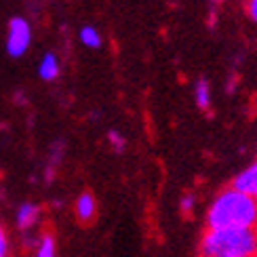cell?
Segmentation results:
<instances>
[{
    "label": "cell",
    "instance_id": "obj_1",
    "mask_svg": "<svg viewBox=\"0 0 257 257\" xmlns=\"http://www.w3.org/2000/svg\"><path fill=\"white\" fill-rule=\"evenodd\" d=\"M207 226L209 230L257 228V200L234 188L221 190L207 211Z\"/></svg>",
    "mask_w": 257,
    "mask_h": 257
},
{
    "label": "cell",
    "instance_id": "obj_2",
    "mask_svg": "<svg viewBox=\"0 0 257 257\" xmlns=\"http://www.w3.org/2000/svg\"><path fill=\"white\" fill-rule=\"evenodd\" d=\"M257 228L207 230L200 240V257H255Z\"/></svg>",
    "mask_w": 257,
    "mask_h": 257
},
{
    "label": "cell",
    "instance_id": "obj_3",
    "mask_svg": "<svg viewBox=\"0 0 257 257\" xmlns=\"http://www.w3.org/2000/svg\"><path fill=\"white\" fill-rule=\"evenodd\" d=\"M32 42V28L24 17H13L9 21L7 34V51L11 57H21L30 49Z\"/></svg>",
    "mask_w": 257,
    "mask_h": 257
},
{
    "label": "cell",
    "instance_id": "obj_4",
    "mask_svg": "<svg viewBox=\"0 0 257 257\" xmlns=\"http://www.w3.org/2000/svg\"><path fill=\"white\" fill-rule=\"evenodd\" d=\"M232 188L242 192V194L251 196L253 200H257V160L244 169L242 173H238L236 177H234Z\"/></svg>",
    "mask_w": 257,
    "mask_h": 257
},
{
    "label": "cell",
    "instance_id": "obj_5",
    "mask_svg": "<svg viewBox=\"0 0 257 257\" xmlns=\"http://www.w3.org/2000/svg\"><path fill=\"white\" fill-rule=\"evenodd\" d=\"M59 72H61V66H59L57 55L55 53H47V55L42 57L40 63H38V76L42 80L51 82V80H55L59 76Z\"/></svg>",
    "mask_w": 257,
    "mask_h": 257
},
{
    "label": "cell",
    "instance_id": "obj_6",
    "mask_svg": "<svg viewBox=\"0 0 257 257\" xmlns=\"http://www.w3.org/2000/svg\"><path fill=\"white\" fill-rule=\"evenodd\" d=\"M95 211H97V205H95V198L91 192H82L76 200V217L82 223H89L95 217Z\"/></svg>",
    "mask_w": 257,
    "mask_h": 257
},
{
    "label": "cell",
    "instance_id": "obj_7",
    "mask_svg": "<svg viewBox=\"0 0 257 257\" xmlns=\"http://www.w3.org/2000/svg\"><path fill=\"white\" fill-rule=\"evenodd\" d=\"M38 215H40L38 205H32V202H26V205H21V207H19V211H17V226H19L21 230L32 228V226L36 223Z\"/></svg>",
    "mask_w": 257,
    "mask_h": 257
},
{
    "label": "cell",
    "instance_id": "obj_8",
    "mask_svg": "<svg viewBox=\"0 0 257 257\" xmlns=\"http://www.w3.org/2000/svg\"><path fill=\"white\" fill-rule=\"evenodd\" d=\"M78 36H80V42L84 47H89V49H99L101 47V34L93 26H84Z\"/></svg>",
    "mask_w": 257,
    "mask_h": 257
},
{
    "label": "cell",
    "instance_id": "obj_9",
    "mask_svg": "<svg viewBox=\"0 0 257 257\" xmlns=\"http://www.w3.org/2000/svg\"><path fill=\"white\" fill-rule=\"evenodd\" d=\"M194 95H196V103L200 105L202 110H209L211 105V87L207 80H198L196 89H194Z\"/></svg>",
    "mask_w": 257,
    "mask_h": 257
},
{
    "label": "cell",
    "instance_id": "obj_10",
    "mask_svg": "<svg viewBox=\"0 0 257 257\" xmlns=\"http://www.w3.org/2000/svg\"><path fill=\"white\" fill-rule=\"evenodd\" d=\"M36 257H55V238L51 234H45L38 242V253Z\"/></svg>",
    "mask_w": 257,
    "mask_h": 257
},
{
    "label": "cell",
    "instance_id": "obj_11",
    "mask_svg": "<svg viewBox=\"0 0 257 257\" xmlns=\"http://www.w3.org/2000/svg\"><path fill=\"white\" fill-rule=\"evenodd\" d=\"M108 139H110V144H112V148L116 150V152H122V150H124V137L118 133V131H110L108 133Z\"/></svg>",
    "mask_w": 257,
    "mask_h": 257
},
{
    "label": "cell",
    "instance_id": "obj_12",
    "mask_svg": "<svg viewBox=\"0 0 257 257\" xmlns=\"http://www.w3.org/2000/svg\"><path fill=\"white\" fill-rule=\"evenodd\" d=\"M0 257H9V240L3 226H0Z\"/></svg>",
    "mask_w": 257,
    "mask_h": 257
},
{
    "label": "cell",
    "instance_id": "obj_13",
    "mask_svg": "<svg viewBox=\"0 0 257 257\" xmlns=\"http://www.w3.org/2000/svg\"><path fill=\"white\" fill-rule=\"evenodd\" d=\"M192 209H194V196H192V194H186L184 198H181V211H184V213H190Z\"/></svg>",
    "mask_w": 257,
    "mask_h": 257
},
{
    "label": "cell",
    "instance_id": "obj_14",
    "mask_svg": "<svg viewBox=\"0 0 257 257\" xmlns=\"http://www.w3.org/2000/svg\"><path fill=\"white\" fill-rule=\"evenodd\" d=\"M247 13L249 17L257 24V0H247Z\"/></svg>",
    "mask_w": 257,
    "mask_h": 257
},
{
    "label": "cell",
    "instance_id": "obj_15",
    "mask_svg": "<svg viewBox=\"0 0 257 257\" xmlns=\"http://www.w3.org/2000/svg\"><path fill=\"white\" fill-rule=\"evenodd\" d=\"M255 257H257V255H255Z\"/></svg>",
    "mask_w": 257,
    "mask_h": 257
}]
</instances>
